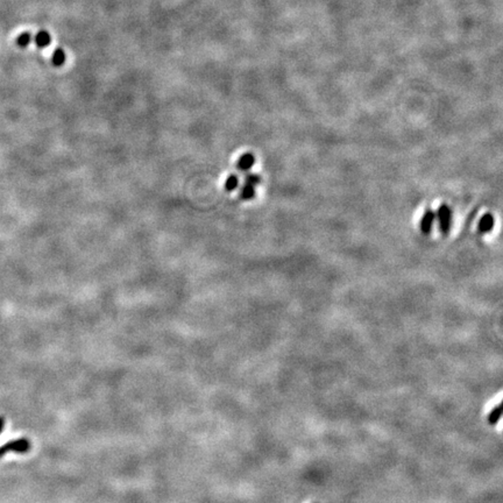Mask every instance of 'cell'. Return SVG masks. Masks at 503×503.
<instances>
[{
    "label": "cell",
    "mask_w": 503,
    "mask_h": 503,
    "mask_svg": "<svg viewBox=\"0 0 503 503\" xmlns=\"http://www.w3.org/2000/svg\"><path fill=\"white\" fill-rule=\"evenodd\" d=\"M31 450V441L27 438H19L8 441L0 446V458L6 456L7 453L15 452V453H27Z\"/></svg>",
    "instance_id": "2"
},
{
    "label": "cell",
    "mask_w": 503,
    "mask_h": 503,
    "mask_svg": "<svg viewBox=\"0 0 503 503\" xmlns=\"http://www.w3.org/2000/svg\"><path fill=\"white\" fill-rule=\"evenodd\" d=\"M435 213L440 232L444 235H448L451 230V225H452V210H451V207L446 204H443L438 207V210Z\"/></svg>",
    "instance_id": "1"
},
{
    "label": "cell",
    "mask_w": 503,
    "mask_h": 503,
    "mask_svg": "<svg viewBox=\"0 0 503 503\" xmlns=\"http://www.w3.org/2000/svg\"><path fill=\"white\" fill-rule=\"evenodd\" d=\"M32 40H33V36H32L30 32H22V33L19 34L17 38H15V44H17L19 48H21V49H25V48L30 46Z\"/></svg>",
    "instance_id": "8"
},
{
    "label": "cell",
    "mask_w": 503,
    "mask_h": 503,
    "mask_svg": "<svg viewBox=\"0 0 503 503\" xmlns=\"http://www.w3.org/2000/svg\"><path fill=\"white\" fill-rule=\"evenodd\" d=\"M494 223L495 220L492 213L483 214L478 225L479 232L481 233V235H487V233H489L493 230V227H494Z\"/></svg>",
    "instance_id": "4"
},
{
    "label": "cell",
    "mask_w": 503,
    "mask_h": 503,
    "mask_svg": "<svg viewBox=\"0 0 503 503\" xmlns=\"http://www.w3.org/2000/svg\"><path fill=\"white\" fill-rule=\"evenodd\" d=\"M501 416H502V406H501V404H500V405L496 406V408L493 409L492 411H491V414H489V416H488L489 424L495 425L496 423L500 421Z\"/></svg>",
    "instance_id": "10"
},
{
    "label": "cell",
    "mask_w": 503,
    "mask_h": 503,
    "mask_svg": "<svg viewBox=\"0 0 503 503\" xmlns=\"http://www.w3.org/2000/svg\"><path fill=\"white\" fill-rule=\"evenodd\" d=\"M238 184H239L238 177H236L235 175H231L230 177L226 179L225 188L227 191H233V190H235L236 187H238Z\"/></svg>",
    "instance_id": "11"
},
{
    "label": "cell",
    "mask_w": 503,
    "mask_h": 503,
    "mask_svg": "<svg viewBox=\"0 0 503 503\" xmlns=\"http://www.w3.org/2000/svg\"><path fill=\"white\" fill-rule=\"evenodd\" d=\"M240 196H241L242 200H245V201H248V200H252V198H254V196H255V187H254V185H252V184H249V183H246L242 187L241 191H240Z\"/></svg>",
    "instance_id": "9"
},
{
    "label": "cell",
    "mask_w": 503,
    "mask_h": 503,
    "mask_svg": "<svg viewBox=\"0 0 503 503\" xmlns=\"http://www.w3.org/2000/svg\"><path fill=\"white\" fill-rule=\"evenodd\" d=\"M34 42H35V44H36L37 48H40V49H44V48L50 46L51 35L49 34V32H47L44 30L37 32L36 35H35V37H34Z\"/></svg>",
    "instance_id": "5"
},
{
    "label": "cell",
    "mask_w": 503,
    "mask_h": 503,
    "mask_svg": "<svg viewBox=\"0 0 503 503\" xmlns=\"http://www.w3.org/2000/svg\"><path fill=\"white\" fill-rule=\"evenodd\" d=\"M261 182V178L260 176L259 175H255V174H248L247 176H246V183H249L252 185H254V187H256L259 183Z\"/></svg>",
    "instance_id": "12"
},
{
    "label": "cell",
    "mask_w": 503,
    "mask_h": 503,
    "mask_svg": "<svg viewBox=\"0 0 503 503\" xmlns=\"http://www.w3.org/2000/svg\"><path fill=\"white\" fill-rule=\"evenodd\" d=\"M67 61V55L66 51H64L62 48H56L55 50L53 51V56H51V63H53L54 67L56 68H61Z\"/></svg>",
    "instance_id": "7"
},
{
    "label": "cell",
    "mask_w": 503,
    "mask_h": 503,
    "mask_svg": "<svg viewBox=\"0 0 503 503\" xmlns=\"http://www.w3.org/2000/svg\"><path fill=\"white\" fill-rule=\"evenodd\" d=\"M435 220H436L435 211H432V210L425 211L424 216H423L422 220H421V225H419V229H421L423 235H430L431 231H432V227H434Z\"/></svg>",
    "instance_id": "3"
},
{
    "label": "cell",
    "mask_w": 503,
    "mask_h": 503,
    "mask_svg": "<svg viewBox=\"0 0 503 503\" xmlns=\"http://www.w3.org/2000/svg\"><path fill=\"white\" fill-rule=\"evenodd\" d=\"M254 163H255L254 155H253V154H251V153H246V154H243L241 158L239 159L238 168L240 169V170H242V171L249 170V169H251L252 167L254 166Z\"/></svg>",
    "instance_id": "6"
},
{
    "label": "cell",
    "mask_w": 503,
    "mask_h": 503,
    "mask_svg": "<svg viewBox=\"0 0 503 503\" xmlns=\"http://www.w3.org/2000/svg\"><path fill=\"white\" fill-rule=\"evenodd\" d=\"M4 428H5V418L0 417V435H1L2 431H4Z\"/></svg>",
    "instance_id": "13"
}]
</instances>
